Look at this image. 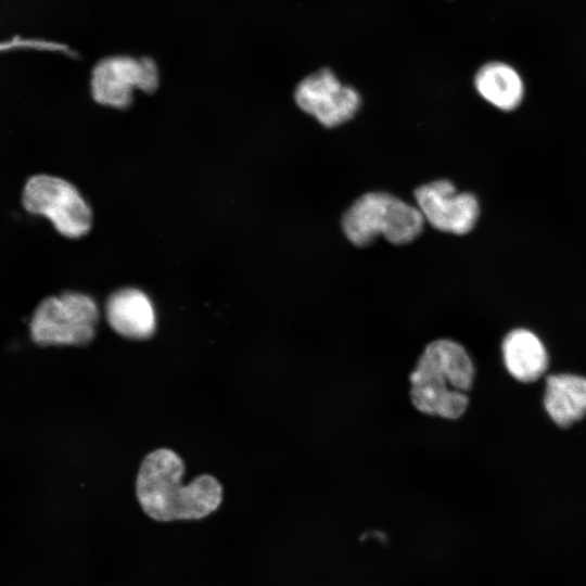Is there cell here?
Returning <instances> with one entry per match:
<instances>
[{
	"label": "cell",
	"instance_id": "cell-9",
	"mask_svg": "<svg viewBox=\"0 0 586 586\" xmlns=\"http://www.w3.org/2000/svg\"><path fill=\"white\" fill-rule=\"evenodd\" d=\"M106 320L119 335L145 340L155 331V313L145 293L135 288L120 289L110 295L105 305Z\"/></svg>",
	"mask_w": 586,
	"mask_h": 586
},
{
	"label": "cell",
	"instance_id": "cell-11",
	"mask_svg": "<svg viewBox=\"0 0 586 586\" xmlns=\"http://www.w3.org/2000/svg\"><path fill=\"white\" fill-rule=\"evenodd\" d=\"M544 405L560 426H569L586 415V378L553 374L546 381Z\"/></svg>",
	"mask_w": 586,
	"mask_h": 586
},
{
	"label": "cell",
	"instance_id": "cell-3",
	"mask_svg": "<svg viewBox=\"0 0 586 586\" xmlns=\"http://www.w3.org/2000/svg\"><path fill=\"white\" fill-rule=\"evenodd\" d=\"M424 218L419 208L386 192H369L344 213L342 228L357 246L371 244L383 235L393 244H406L422 231Z\"/></svg>",
	"mask_w": 586,
	"mask_h": 586
},
{
	"label": "cell",
	"instance_id": "cell-4",
	"mask_svg": "<svg viewBox=\"0 0 586 586\" xmlns=\"http://www.w3.org/2000/svg\"><path fill=\"white\" fill-rule=\"evenodd\" d=\"M99 309L79 292H65L41 301L30 320L33 340L40 345H86L95 336Z\"/></svg>",
	"mask_w": 586,
	"mask_h": 586
},
{
	"label": "cell",
	"instance_id": "cell-7",
	"mask_svg": "<svg viewBox=\"0 0 586 586\" xmlns=\"http://www.w3.org/2000/svg\"><path fill=\"white\" fill-rule=\"evenodd\" d=\"M417 207L435 229L453 234L470 232L480 216V204L471 192H458L448 180H436L415 191Z\"/></svg>",
	"mask_w": 586,
	"mask_h": 586
},
{
	"label": "cell",
	"instance_id": "cell-8",
	"mask_svg": "<svg viewBox=\"0 0 586 586\" xmlns=\"http://www.w3.org/2000/svg\"><path fill=\"white\" fill-rule=\"evenodd\" d=\"M294 99L301 110L315 116L326 127L347 122L360 104L358 92L343 86L329 68H321L305 77L297 85Z\"/></svg>",
	"mask_w": 586,
	"mask_h": 586
},
{
	"label": "cell",
	"instance_id": "cell-5",
	"mask_svg": "<svg viewBox=\"0 0 586 586\" xmlns=\"http://www.w3.org/2000/svg\"><path fill=\"white\" fill-rule=\"evenodd\" d=\"M26 212L48 218L55 230L69 239L89 232L92 212L77 188L67 180L44 174L29 177L22 191Z\"/></svg>",
	"mask_w": 586,
	"mask_h": 586
},
{
	"label": "cell",
	"instance_id": "cell-12",
	"mask_svg": "<svg viewBox=\"0 0 586 586\" xmlns=\"http://www.w3.org/2000/svg\"><path fill=\"white\" fill-rule=\"evenodd\" d=\"M474 84L480 95L501 111H512L522 102L523 82L519 74L507 64H485L475 75Z\"/></svg>",
	"mask_w": 586,
	"mask_h": 586
},
{
	"label": "cell",
	"instance_id": "cell-2",
	"mask_svg": "<svg viewBox=\"0 0 586 586\" xmlns=\"http://www.w3.org/2000/svg\"><path fill=\"white\" fill-rule=\"evenodd\" d=\"M473 379L474 366L466 348L453 340H435L410 373L411 402L423 413L457 419L468 407L466 392Z\"/></svg>",
	"mask_w": 586,
	"mask_h": 586
},
{
	"label": "cell",
	"instance_id": "cell-10",
	"mask_svg": "<svg viewBox=\"0 0 586 586\" xmlns=\"http://www.w3.org/2000/svg\"><path fill=\"white\" fill-rule=\"evenodd\" d=\"M501 347L505 366L514 379L533 382L546 371L548 355L534 332L514 329L506 335Z\"/></svg>",
	"mask_w": 586,
	"mask_h": 586
},
{
	"label": "cell",
	"instance_id": "cell-6",
	"mask_svg": "<svg viewBox=\"0 0 586 586\" xmlns=\"http://www.w3.org/2000/svg\"><path fill=\"white\" fill-rule=\"evenodd\" d=\"M160 84L158 66L151 58L111 55L92 68L90 89L93 100L105 106L126 109L133 101L136 89L154 92Z\"/></svg>",
	"mask_w": 586,
	"mask_h": 586
},
{
	"label": "cell",
	"instance_id": "cell-1",
	"mask_svg": "<svg viewBox=\"0 0 586 586\" xmlns=\"http://www.w3.org/2000/svg\"><path fill=\"white\" fill-rule=\"evenodd\" d=\"M184 464L178 454L160 448L142 460L136 495L142 510L153 520H199L214 512L222 500V486L211 474L181 484Z\"/></svg>",
	"mask_w": 586,
	"mask_h": 586
}]
</instances>
